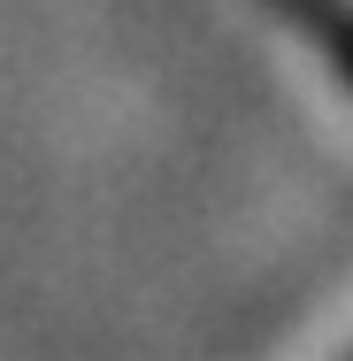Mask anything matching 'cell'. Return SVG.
Segmentation results:
<instances>
[{"label": "cell", "mask_w": 353, "mask_h": 361, "mask_svg": "<svg viewBox=\"0 0 353 361\" xmlns=\"http://www.w3.org/2000/svg\"><path fill=\"white\" fill-rule=\"evenodd\" d=\"M277 8L323 47V62H338V77L353 85V0H277Z\"/></svg>", "instance_id": "obj_1"}]
</instances>
